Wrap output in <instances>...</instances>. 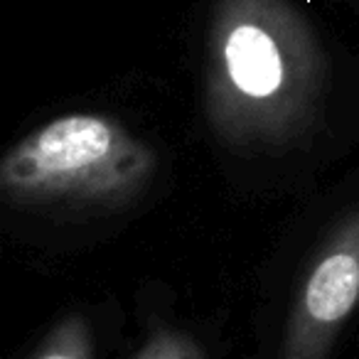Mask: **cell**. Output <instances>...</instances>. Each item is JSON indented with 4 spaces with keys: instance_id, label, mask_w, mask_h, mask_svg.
Masks as SVG:
<instances>
[{
    "instance_id": "obj_5",
    "label": "cell",
    "mask_w": 359,
    "mask_h": 359,
    "mask_svg": "<svg viewBox=\"0 0 359 359\" xmlns=\"http://www.w3.org/2000/svg\"><path fill=\"white\" fill-rule=\"evenodd\" d=\"M135 359H205V352L190 334L160 327L150 334Z\"/></svg>"
},
{
    "instance_id": "obj_4",
    "label": "cell",
    "mask_w": 359,
    "mask_h": 359,
    "mask_svg": "<svg viewBox=\"0 0 359 359\" xmlns=\"http://www.w3.org/2000/svg\"><path fill=\"white\" fill-rule=\"evenodd\" d=\"M30 359H94L91 347V330L81 315H67L62 318L40 347L32 352Z\"/></svg>"
},
{
    "instance_id": "obj_1",
    "label": "cell",
    "mask_w": 359,
    "mask_h": 359,
    "mask_svg": "<svg viewBox=\"0 0 359 359\" xmlns=\"http://www.w3.org/2000/svg\"><path fill=\"white\" fill-rule=\"evenodd\" d=\"M327 60L290 0H215L207 30L205 111L239 150H280L323 116Z\"/></svg>"
},
{
    "instance_id": "obj_2",
    "label": "cell",
    "mask_w": 359,
    "mask_h": 359,
    "mask_svg": "<svg viewBox=\"0 0 359 359\" xmlns=\"http://www.w3.org/2000/svg\"><path fill=\"white\" fill-rule=\"evenodd\" d=\"M153 148L104 114H65L20 138L0 160V192L15 207L114 212L153 182Z\"/></svg>"
},
{
    "instance_id": "obj_3",
    "label": "cell",
    "mask_w": 359,
    "mask_h": 359,
    "mask_svg": "<svg viewBox=\"0 0 359 359\" xmlns=\"http://www.w3.org/2000/svg\"><path fill=\"white\" fill-rule=\"evenodd\" d=\"M359 305V207L320 246L285 323L280 359H327Z\"/></svg>"
}]
</instances>
